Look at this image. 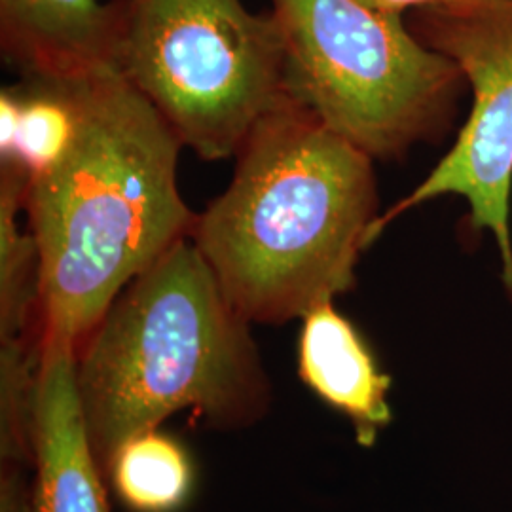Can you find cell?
<instances>
[{"label": "cell", "instance_id": "6da1fadb", "mask_svg": "<svg viewBox=\"0 0 512 512\" xmlns=\"http://www.w3.org/2000/svg\"><path fill=\"white\" fill-rule=\"evenodd\" d=\"M74 135L25 194L38 249L40 336L76 351L133 279L179 241L198 213L177 183L183 141L120 73L61 84Z\"/></svg>", "mask_w": 512, "mask_h": 512}, {"label": "cell", "instance_id": "7a4b0ae2", "mask_svg": "<svg viewBox=\"0 0 512 512\" xmlns=\"http://www.w3.org/2000/svg\"><path fill=\"white\" fill-rule=\"evenodd\" d=\"M190 239L251 325H283L355 287L378 219L372 158L287 97L238 150Z\"/></svg>", "mask_w": 512, "mask_h": 512}, {"label": "cell", "instance_id": "3957f363", "mask_svg": "<svg viewBox=\"0 0 512 512\" xmlns=\"http://www.w3.org/2000/svg\"><path fill=\"white\" fill-rule=\"evenodd\" d=\"M76 378L103 473L124 440L173 414L192 412L213 431H241L274 403L251 323L190 238L114 300L76 351Z\"/></svg>", "mask_w": 512, "mask_h": 512}, {"label": "cell", "instance_id": "277c9868", "mask_svg": "<svg viewBox=\"0 0 512 512\" xmlns=\"http://www.w3.org/2000/svg\"><path fill=\"white\" fill-rule=\"evenodd\" d=\"M287 93L372 160L401 158L448 124L463 73L361 0H272Z\"/></svg>", "mask_w": 512, "mask_h": 512}, {"label": "cell", "instance_id": "5b68a950", "mask_svg": "<svg viewBox=\"0 0 512 512\" xmlns=\"http://www.w3.org/2000/svg\"><path fill=\"white\" fill-rule=\"evenodd\" d=\"M120 8V74L203 160L234 158L289 97L272 10L253 14L243 0H120Z\"/></svg>", "mask_w": 512, "mask_h": 512}, {"label": "cell", "instance_id": "8992f818", "mask_svg": "<svg viewBox=\"0 0 512 512\" xmlns=\"http://www.w3.org/2000/svg\"><path fill=\"white\" fill-rule=\"evenodd\" d=\"M408 29L452 59L475 103L456 145L423 183L370 224L366 247L408 209L444 194L471 205L476 230H492L512 296V0H452L412 10Z\"/></svg>", "mask_w": 512, "mask_h": 512}, {"label": "cell", "instance_id": "52a82bcc", "mask_svg": "<svg viewBox=\"0 0 512 512\" xmlns=\"http://www.w3.org/2000/svg\"><path fill=\"white\" fill-rule=\"evenodd\" d=\"M29 512H110L76 378V348L40 336L31 395Z\"/></svg>", "mask_w": 512, "mask_h": 512}, {"label": "cell", "instance_id": "ba28073f", "mask_svg": "<svg viewBox=\"0 0 512 512\" xmlns=\"http://www.w3.org/2000/svg\"><path fill=\"white\" fill-rule=\"evenodd\" d=\"M0 50L23 82L120 73V0H0Z\"/></svg>", "mask_w": 512, "mask_h": 512}, {"label": "cell", "instance_id": "9c48e42d", "mask_svg": "<svg viewBox=\"0 0 512 512\" xmlns=\"http://www.w3.org/2000/svg\"><path fill=\"white\" fill-rule=\"evenodd\" d=\"M298 376L323 403L348 418L365 448H372L393 420L387 399L391 376L380 370L361 332L332 302L302 317Z\"/></svg>", "mask_w": 512, "mask_h": 512}, {"label": "cell", "instance_id": "30bf717a", "mask_svg": "<svg viewBox=\"0 0 512 512\" xmlns=\"http://www.w3.org/2000/svg\"><path fill=\"white\" fill-rule=\"evenodd\" d=\"M29 181L18 160H0V344L40 340L37 243L18 222Z\"/></svg>", "mask_w": 512, "mask_h": 512}, {"label": "cell", "instance_id": "8fae6325", "mask_svg": "<svg viewBox=\"0 0 512 512\" xmlns=\"http://www.w3.org/2000/svg\"><path fill=\"white\" fill-rule=\"evenodd\" d=\"M107 482L131 512H179L196 486V467L181 440L158 429L124 440L112 454Z\"/></svg>", "mask_w": 512, "mask_h": 512}, {"label": "cell", "instance_id": "7c38bea8", "mask_svg": "<svg viewBox=\"0 0 512 512\" xmlns=\"http://www.w3.org/2000/svg\"><path fill=\"white\" fill-rule=\"evenodd\" d=\"M19 103L14 145L0 160H18L38 175L65 154L74 135L73 103L61 84L23 82L12 88Z\"/></svg>", "mask_w": 512, "mask_h": 512}, {"label": "cell", "instance_id": "4fadbf2b", "mask_svg": "<svg viewBox=\"0 0 512 512\" xmlns=\"http://www.w3.org/2000/svg\"><path fill=\"white\" fill-rule=\"evenodd\" d=\"M31 463L0 458V512H29Z\"/></svg>", "mask_w": 512, "mask_h": 512}, {"label": "cell", "instance_id": "5bb4252c", "mask_svg": "<svg viewBox=\"0 0 512 512\" xmlns=\"http://www.w3.org/2000/svg\"><path fill=\"white\" fill-rule=\"evenodd\" d=\"M361 2H365L370 8H376L380 12L403 16L404 10H416V8H423V6L440 4V2H452V0H361Z\"/></svg>", "mask_w": 512, "mask_h": 512}]
</instances>
